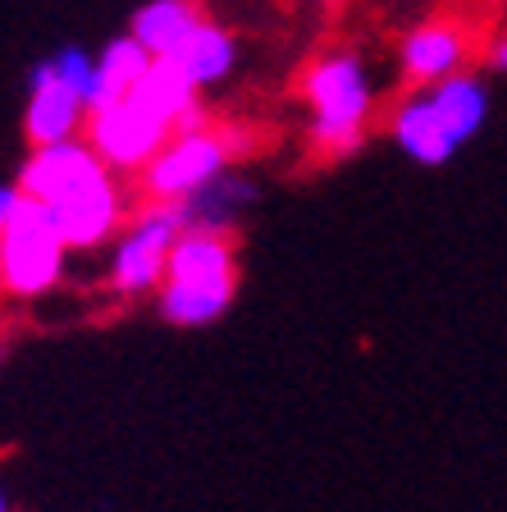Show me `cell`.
<instances>
[{
    "mask_svg": "<svg viewBox=\"0 0 507 512\" xmlns=\"http://www.w3.org/2000/svg\"><path fill=\"white\" fill-rule=\"evenodd\" d=\"M302 101H307V142L316 156L343 160L366 147L370 119L380 106V87L370 64L352 46H329L311 55L302 69Z\"/></svg>",
    "mask_w": 507,
    "mask_h": 512,
    "instance_id": "1",
    "label": "cell"
},
{
    "mask_svg": "<svg viewBox=\"0 0 507 512\" xmlns=\"http://www.w3.org/2000/svg\"><path fill=\"white\" fill-rule=\"evenodd\" d=\"M165 60L179 64L201 92H211V87L229 83L233 69H238V37H233L224 23L201 19L197 28L188 32V42H183L174 55H165Z\"/></svg>",
    "mask_w": 507,
    "mask_h": 512,
    "instance_id": "14",
    "label": "cell"
},
{
    "mask_svg": "<svg viewBox=\"0 0 507 512\" xmlns=\"http://www.w3.org/2000/svg\"><path fill=\"white\" fill-rule=\"evenodd\" d=\"M466 32L453 19H425L402 32L398 42V74L407 87H434L466 69Z\"/></svg>",
    "mask_w": 507,
    "mask_h": 512,
    "instance_id": "10",
    "label": "cell"
},
{
    "mask_svg": "<svg viewBox=\"0 0 507 512\" xmlns=\"http://www.w3.org/2000/svg\"><path fill=\"white\" fill-rule=\"evenodd\" d=\"M238 156H243V138L233 128H211V124L183 128L156 151V160L138 179L151 202H183L211 179H220L224 170H233Z\"/></svg>",
    "mask_w": 507,
    "mask_h": 512,
    "instance_id": "4",
    "label": "cell"
},
{
    "mask_svg": "<svg viewBox=\"0 0 507 512\" xmlns=\"http://www.w3.org/2000/svg\"><path fill=\"white\" fill-rule=\"evenodd\" d=\"M183 234V215L174 202H147L133 211V220L119 229L110 243V266L106 284L119 298H156V288L165 284L169 252Z\"/></svg>",
    "mask_w": 507,
    "mask_h": 512,
    "instance_id": "3",
    "label": "cell"
},
{
    "mask_svg": "<svg viewBox=\"0 0 507 512\" xmlns=\"http://www.w3.org/2000/svg\"><path fill=\"white\" fill-rule=\"evenodd\" d=\"M51 64H55V74L87 101V110H92L96 96H101V69H96V55L83 51V46H60V51L51 55Z\"/></svg>",
    "mask_w": 507,
    "mask_h": 512,
    "instance_id": "18",
    "label": "cell"
},
{
    "mask_svg": "<svg viewBox=\"0 0 507 512\" xmlns=\"http://www.w3.org/2000/svg\"><path fill=\"white\" fill-rule=\"evenodd\" d=\"M0 512H14V503H10V490L0 485Z\"/></svg>",
    "mask_w": 507,
    "mask_h": 512,
    "instance_id": "22",
    "label": "cell"
},
{
    "mask_svg": "<svg viewBox=\"0 0 507 512\" xmlns=\"http://www.w3.org/2000/svg\"><path fill=\"white\" fill-rule=\"evenodd\" d=\"M425 96H430L434 115L444 119V128L462 142V147L471 138H480V128L489 124V87H485V78L466 74V69L453 78H444V83L425 87Z\"/></svg>",
    "mask_w": 507,
    "mask_h": 512,
    "instance_id": "15",
    "label": "cell"
},
{
    "mask_svg": "<svg viewBox=\"0 0 507 512\" xmlns=\"http://www.w3.org/2000/svg\"><path fill=\"white\" fill-rule=\"evenodd\" d=\"M106 174H115V170L87 147V138H69V142H51V147H32V156L19 165L14 183L28 192L32 202L55 206L64 197L83 192L87 183L106 179Z\"/></svg>",
    "mask_w": 507,
    "mask_h": 512,
    "instance_id": "8",
    "label": "cell"
},
{
    "mask_svg": "<svg viewBox=\"0 0 507 512\" xmlns=\"http://www.w3.org/2000/svg\"><path fill=\"white\" fill-rule=\"evenodd\" d=\"M151 60L156 55L147 51V46L133 37V32H124V37H115V42H106L101 51H96V69H101V96H96V106H110V101H124L133 87L142 83V74L151 69Z\"/></svg>",
    "mask_w": 507,
    "mask_h": 512,
    "instance_id": "17",
    "label": "cell"
},
{
    "mask_svg": "<svg viewBox=\"0 0 507 512\" xmlns=\"http://www.w3.org/2000/svg\"><path fill=\"white\" fill-rule=\"evenodd\" d=\"M46 211H51L60 238L69 243V252H96V247L115 243L119 229L133 220V197L119 183V174H106V179L87 183L83 192L46 206Z\"/></svg>",
    "mask_w": 507,
    "mask_h": 512,
    "instance_id": "7",
    "label": "cell"
},
{
    "mask_svg": "<svg viewBox=\"0 0 507 512\" xmlns=\"http://www.w3.org/2000/svg\"><path fill=\"white\" fill-rule=\"evenodd\" d=\"M201 87L183 74L174 60H151V69L142 74V83L128 92V101H138L147 115H156L160 124H169L174 133L206 124V106H201Z\"/></svg>",
    "mask_w": 507,
    "mask_h": 512,
    "instance_id": "12",
    "label": "cell"
},
{
    "mask_svg": "<svg viewBox=\"0 0 507 512\" xmlns=\"http://www.w3.org/2000/svg\"><path fill=\"white\" fill-rule=\"evenodd\" d=\"M64 261H69V243L60 238L51 211L28 197L19 220L0 234V288L23 302L46 298L64 279Z\"/></svg>",
    "mask_w": 507,
    "mask_h": 512,
    "instance_id": "5",
    "label": "cell"
},
{
    "mask_svg": "<svg viewBox=\"0 0 507 512\" xmlns=\"http://www.w3.org/2000/svg\"><path fill=\"white\" fill-rule=\"evenodd\" d=\"M252 202H256V183L243 179L238 170H224L220 179H211L201 192H192V197H183L174 206L183 215V229H220V234H233Z\"/></svg>",
    "mask_w": 507,
    "mask_h": 512,
    "instance_id": "13",
    "label": "cell"
},
{
    "mask_svg": "<svg viewBox=\"0 0 507 512\" xmlns=\"http://www.w3.org/2000/svg\"><path fill=\"white\" fill-rule=\"evenodd\" d=\"M201 19H206V14H201L197 0H147V5L133 10L128 32H133L156 60H165V55H174L188 42V32L197 28Z\"/></svg>",
    "mask_w": 507,
    "mask_h": 512,
    "instance_id": "16",
    "label": "cell"
},
{
    "mask_svg": "<svg viewBox=\"0 0 507 512\" xmlns=\"http://www.w3.org/2000/svg\"><path fill=\"white\" fill-rule=\"evenodd\" d=\"M87 147L96 151V156L106 160L110 170L124 179V174H142L156 160V151L165 147L169 138H174V128L160 124L156 115H147V110L138 106V101H110V106L92 110L87 115V128H83Z\"/></svg>",
    "mask_w": 507,
    "mask_h": 512,
    "instance_id": "6",
    "label": "cell"
},
{
    "mask_svg": "<svg viewBox=\"0 0 507 512\" xmlns=\"http://www.w3.org/2000/svg\"><path fill=\"white\" fill-rule=\"evenodd\" d=\"M23 202H28V192L19 188V183H0V234L10 229L14 220H19V211H23Z\"/></svg>",
    "mask_w": 507,
    "mask_h": 512,
    "instance_id": "19",
    "label": "cell"
},
{
    "mask_svg": "<svg viewBox=\"0 0 507 512\" xmlns=\"http://www.w3.org/2000/svg\"><path fill=\"white\" fill-rule=\"evenodd\" d=\"M311 5H320V10H343L348 0H311Z\"/></svg>",
    "mask_w": 507,
    "mask_h": 512,
    "instance_id": "21",
    "label": "cell"
},
{
    "mask_svg": "<svg viewBox=\"0 0 507 512\" xmlns=\"http://www.w3.org/2000/svg\"><path fill=\"white\" fill-rule=\"evenodd\" d=\"M87 101L55 74L51 55L28 69V101H23V138L28 147H51V142L83 138L87 128Z\"/></svg>",
    "mask_w": 507,
    "mask_h": 512,
    "instance_id": "9",
    "label": "cell"
},
{
    "mask_svg": "<svg viewBox=\"0 0 507 512\" xmlns=\"http://www.w3.org/2000/svg\"><path fill=\"white\" fill-rule=\"evenodd\" d=\"M489 69H494V74H507V32L489 42Z\"/></svg>",
    "mask_w": 507,
    "mask_h": 512,
    "instance_id": "20",
    "label": "cell"
},
{
    "mask_svg": "<svg viewBox=\"0 0 507 512\" xmlns=\"http://www.w3.org/2000/svg\"><path fill=\"white\" fill-rule=\"evenodd\" d=\"M238 298V238L220 229H183L169 252L165 284L156 288V307L165 325L206 330Z\"/></svg>",
    "mask_w": 507,
    "mask_h": 512,
    "instance_id": "2",
    "label": "cell"
},
{
    "mask_svg": "<svg viewBox=\"0 0 507 512\" xmlns=\"http://www.w3.org/2000/svg\"><path fill=\"white\" fill-rule=\"evenodd\" d=\"M384 128H389L393 147L412 160V165H425V170H439V165H448V160L462 151V142H457L453 133L444 128V119L434 115L425 87L402 92L398 101L389 106V119H384Z\"/></svg>",
    "mask_w": 507,
    "mask_h": 512,
    "instance_id": "11",
    "label": "cell"
}]
</instances>
